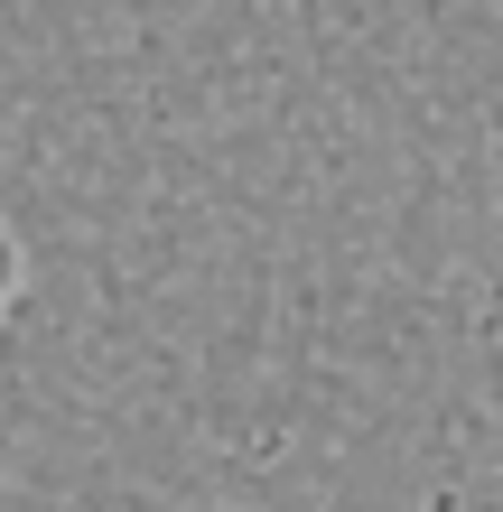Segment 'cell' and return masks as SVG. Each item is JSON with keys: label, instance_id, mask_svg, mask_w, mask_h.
<instances>
[]
</instances>
